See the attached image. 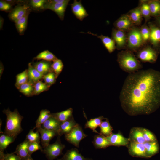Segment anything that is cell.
<instances>
[{
  "mask_svg": "<svg viewBox=\"0 0 160 160\" xmlns=\"http://www.w3.org/2000/svg\"><path fill=\"white\" fill-rule=\"evenodd\" d=\"M121 106L131 116L149 115L160 106V72L152 69L129 74L120 95Z\"/></svg>",
  "mask_w": 160,
  "mask_h": 160,
  "instance_id": "obj_1",
  "label": "cell"
},
{
  "mask_svg": "<svg viewBox=\"0 0 160 160\" xmlns=\"http://www.w3.org/2000/svg\"><path fill=\"white\" fill-rule=\"evenodd\" d=\"M117 61L120 68L129 74L140 70L142 65L133 52L129 50H122L117 54Z\"/></svg>",
  "mask_w": 160,
  "mask_h": 160,
  "instance_id": "obj_2",
  "label": "cell"
},
{
  "mask_svg": "<svg viewBox=\"0 0 160 160\" xmlns=\"http://www.w3.org/2000/svg\"><path fill=\"white\" fill-rule=\"evenodd\" d=\"M6 116V126L4 133L15 137L23 130L21 122L23 117L21 116L17 109L12 112L8 108L3 111Z\"/></svg>",
  "mask_w": 160,
  "mask_h": 160,
  "instance_id": "obj_3",
  "label": "cell"
},
{
  "mask_svg": "<svg viewBox=\"0 0 160 160\" xmlns=\"http://www.w3.org/2000/svg\"><path fill=\"white\" fill-rule=\"evenodd\" d=\"M127 49L137 52L144 44L142 38L140 28L134 26L127 32Z\"/></svg>",
  "mask_w": 160,
  "mask_h": 160,
  "instance_id": "obj_4",
  "label": "cell"
},
{
  "mask_svg": "<svg viewBox=\"0 0 160 160\" xmlns=\"http://www.w3.org/2000/svg\"><path fill=\"white\" fill-rule=\"evenodd\" d=\"M61 136L58 135L55 143L49 144L43 148L42 152L45 154L48 160H54L63 154L62 151L65 148V145L61 143Z\"/></svg>",
  "mask_w": 160,
  "mask_h": 160,
  "instance_id": "obj_5",
  "label": "cell"
},
{
  "mask_svg": "<svg viewBox=\"0 0 160 160\" xmlns=\"http://www.w3.org/2000/svg\"><path fill=\"white\" fill-rule=\"evenodd\" d=\"M136 52V57L141 61L151 63L156 62L159 53L156 49L149 46L142 47Z\"/></svg>",
  "mask_w": 160,
  "mask_h": 160,
  "instance_id": "obj_6",
  "label": "cell"
},
{
  "mask_svg": "<svg viewBox=\"0 0 160 160\" xmlns=\"http://www.w3.org/2000/svg\"><path fill=\"white\" fill-rule=\"evenodd\" d=\"M87 136L84 133L81 127L77 123L69 132L65 135V137L70 143L79 148L81 140Z\"/></svg>",
  "mask_w": 160,
  "mask_h": 160,
  "instance_id": "obj_7",
  "label": "cell"
},
{
  "mask_svg": "<svg viewBox=\"0 0 160 160\" xmlns=\"http://www.w3.org/2000/svg\"><path fill=\"white\" fill-rule=\"evenodd\" d=\"M111 38L114 41L117 50H121L126 47L127 34L125 32L113 28L111 32Z\"/></svg>",
  "mask_w": 160,
  "mask_h": 160,
  "instance_id": "obj_8",
  "label": "cell"
},
{
  "mask_svg": "<svg viewBox=\"0 0 160 160\" xmlns=\"http://www.w3.org/2000/svg\"><path fill=\"white\" fill-rule=\"evenodd\" d=\"M113 24L115 29L125 32L128 31L135 26L127 14L121 15Z\"/></svg>",
  "mask_w": 160,
  "mask_h": 160,
  "instance_id": "obj_9",
  "label": "cell"
},
{
  "mask_svg": "<svg viewBox=\"0 0 160 160\" xmlns=\"http://www.w3.org/2000/svg\"><path fill=\"white\" fill-rule=\"evenodd\" d=\"M148 25L150 30L149 41L153 47L156 50L160 44V28L155 23L149 22Z\"/></svg>",
  "mask_w": 160,
  "mask_h": 160,
  "instance_id": "obj_10",
  "label": "cell"
},
{
  "mask_svg": "<svg viewBox=\"0 0 160 160\" xmlns=\"http://www.w3.org/2000/svg\"><path fill=\"white\" fill-rule=\"evenodd\" d=\"M128 147L129 152L132 156L148 158L144 143L130 141Z\"/></svg>",
  "mask_w": 160,
  "mask_h": 160,
  "instance_id": "obj_11",
  "label": "cell"
},
{
  "mask_svg": "<svg viewBox=\"0 0 160 160\" xmlns=\"http://www.w3.org/2000/svg\"><path fill=\"white\" fill-rule=\"evenodd\" d=\"M70 5L72 13L79 20L82 21L89 15L82 4L81 0L78 1L76 0H74L73 3Z\"/></svg>",
  "mask_w": 160,
  "mask_h": 160,
  "instance_id": "obj_12",
  "label": "cell"
},
{
  "mask_svg": "<svg viewBox=\"0 0 160 160\" xmlns=\"http://www.w3.org/2000/svg\"><path fill=\"white\" fill-rule=\"evenodd\" d=\"M106 137L111 145L128 146L130 141L129 138L125 137L119 132L116 134L112 133Z\"/></svg>",
  "mask_w": 160,
  "mask_h": 160,
  "instance_id": "obj_13",
  "label": "cell"
},
{
  "mask_svg": "<svg viewBox=\"0 0 160 160\" xmlns=\"http://www.w3.org/2000/svg\"><path fill=\"white\" fill-rule=\"evenodd\" d=\"M40 135V139L42 148L49 145L50 141L55 136L58 135L57 132L43 129L41 127L37 128Z\"/></svg>",
  "mask_w": 160,
  "mask_h": 160,
  "instance_id": "obj_14",
  "label": "cell"
},
{
  "mask_svg": "<svg viewBox=\"0 0 160 160\" xmlns=\"http://www.w3.org/2000/svg\"><path fill=\"white\" fill-rule=\"evenodd\" d=\"M68 3L57 4L47 2L44 8L49 9L53 11L58 15L60 19L63 20L64 19L65 13Z\"/></svg>",
  "mask_w": 160,
  "mask_h": 160,
  "instance_id": "obj_15",
  "label": "cell"
},
{
  "mask_svg": "<svg viewBox=\"0 0 160 160\" xmlns=\"http://www.w3.org/2000/svg\"><path fill=\"white\" fill-rule=\"evenodd\" d=\"M29 143V141L25 139L17 146L13 153L18 156L22 160H30L32 157L28 152Z\"/></svg>",
  "mask_w": 160,
  "mask_h": 160,
  "instance_id": "obj_16",
  "label": "cell"
},
{
  "mask_svg": "<svg viewBox=\"0 0 160 160\" xmlns=\"http://www.w3.org/2000/svg\"><path fill=\"white\" fill-rule=\"evenodd\" d=\"M57 160H93L92 158L85 157L79 153L76 148L68 150L63 156Z\"/></svg>",
  "mask_w": 160,
  "mask_h": 160,
  "instance_id": "obj_17",
  "label": "cell"
},
{
  "mask_svg": "<svg viewBox=\"0 0 160 160\" xmlns=\"http://www.w3.org/2000/svg\"><path fill=\"white\" fill-rule=\"evenodd\" d=\"M28 8V6L25 5L17 7L10 13L9 16V18L16 23L29 12Z\"/></svg>",
  "mask_w": 160,
  "mask_h": 160,
  "instance_id": "obj_18",
  "label": "cell"
},
{
  "mask_svg": "<svg viewBox=\"0 0 160 160\" xmlns=\"http://www.w3.org/2000/svg\"><path fill=\"white\" fill-rule=\"evenodd\" d=\"M81 33H87L95 36L101 40L104 46L107 50L108 52L111 53L113 52L116 49L115 43L113 40L109 37L104 36L102 35L98 36L97 34L92 33L90 32H88L87 33L81 32Z\"/></svg>",
  "mask_w": 160,
  "mask_h": 160,
  "instance_id": "obj_19",
  "label": "cell"
},
{
  "mask_svg": "<svg viewBox=\"0 0 160 160\" xmlns=\"http://www.w3.org/2000/svg\"><path fill=\"white\" fill-rule=\"evenodd\" d=\"M77 123L74 120L73 116L66 121L61 122L58 131V135L61 136L69 132L76 125Z\"/></svg>",
  "mask_w": 160,
  "mask_h": 160,
  "instance_id": "obj_20",
  "label": "cell"
},
{
  "mask_svg": "<svg viewBox=\"0 0 160 160\" xmlns=\"http://www.w3.org/2000/svg\"><path fill=\"white\" fill-rule=\"evenodd\" d=\"M127 14L135 26H139L141 24L143 17L139 5L130 10Z\"/></svg>",
  "mask_w": 160,
  "mask_h": 160,
  "instance_id": "obj_21",
  "label": "cell"
},
{
  "mask_svg": "<svg viewBox=\"0 0 160 160\" xmlns=\"http://www.w3.org/2000/svg\"><path fill=\"white\" fill-rule=\"evenodd\" d=\"M92 143L96 149H104L111 145L106 137L100 134L94 136Z\"/></svg>",
  "mask_w": 160,
  "mask_h": 160,
  "instance_id": "obj_22",
  "label": "cell"
},
{
  "mask_svg": "<svg viewBox=\"0 0 160 160\" xmlns=\"http://www.w3.org/2000/svg\"><path fill=\"white\" fill-rule=\"evenodd\" d=\"M129 139L130 141L139 143H144L145 142L143 137L142 128H132L130 131Z\"/></svg>",
  "mask_w": 160,
  "mask_h": 160,
  "instance_id": "obj_23",
  "label": "cell"
},
{
  "mask_svg": "<svg viewBox=\"0 0 160 160\" xmlns=\"http://www.w3.org/2000/svg\"><path fill=\"white\" fill-rule=\"evenodd\" d=\"M61 123L52 116L42 125L41 127L44 129L58 132Z\"/></svg>",
  "mask_w": 160,
  "mask_h": 160,
  "instance_id": "obj_24",
  "label": "cell"
},
{
  "mask_svg": "<svg viewBox=\"0 0 160 160\" xmlns=\"http://www.w3.org/2000/svg\"><path fill=\"white\" fill-rule=\"evenodd\" d=\"M28 78L30 82L36 83L43 78L44 75L38 71L30 63L28 64Z\"/></svg>",
  "mask_w": 160,
  "mask_h": 160,
  "instance_id": "obj_25",
  "label": "cell"
},
{
  "mask_svg": "<svg viewBox=\"0 0 160 160\" xmlns=\"http://www.w3.org/2000/svg\"><path fill=\"white\" fill-rule=\"evenodd\" d=\"M148 158L157 153L159 150V146L157 141L152 142H145L144 143Z\"/></svg>",
  "mask_w": 160,
  "mask_h": 160,
  "instance_id": "obj_26",
  "label": "cell"
},
{
  "mask_svg": "<svg viewBox=\"0 0 160 160\" xmlns=\"http://www.w3.org/2000/svg\"><path fill=\"white\" fill-rule=\"evenodd\" d=\"M106 119L103 116L91 119L86 122L85 124L84 127L85 128H90L92 130L93 132L98 134H100V133L98 132L96 130V129L98 127H100L103 121L102 120Z\"/></svg>",
  "mask_w": 160,
  "mask_h": 160,
  "instance_id": "obj_27",
  "label": "cell"
},
{
  "mask_svg": "<svg viewBox=\"0 0 160 160\" xmlns=\"http://www.w3.org/2000/svg\"><path fill=\"white\" fill-rule=\"evenodd\" d=\"M73 109L69 108L60 112L52 113V116L60 122L66 121L73 116Z\"/></svg>",
  "mask_w": 160,
  "mask_h": 160,
  "instance_id": "obj_28",
  "label": "cell"
},
{
  "mask_svg": "<svg viewBox=\"0 0 160 160\" xmlns=\"http://www.w3.org/2000/svg\"><path fill=\"white\" fill-rule=\"evenodd\" d=\"M148 1L142 0L139 1V6L140 7L141 12L145 20L146 23L151 18V16Z\"/></svg>",
  "mask_w": 160,
  "mask_h": 160,
  "instance_id": "obj_29",
  "label": "cell"
},
{
  "mask_svg": "<svg viewBox=\"0 0 160 160\" xmlns=\"http://www.w3.org/2000/svg\"><path fill=\"white\" fill-rule=\"evenodd\" d=\"M151 17H155L160 16V0L148 1Z\"/></svg>",
  "mask_w": 160,
  "mask_h": 160,
  "instance_id": "obj_30",
  "label": "cell"
},
{
  "mask_svg": "<svg viewBox=\"0 0 160 160\" xmlns=\"http://www.w3.org/2000/svg\"><path fill=\"white\" fill-rule=\"evenodd\" d=\"M15 138V137L4 133L1 134L0 136V151L4 152L6 148L13 142Z\"/></svg>",
  "mask_w": 160,
  "mask_h": 160,
  "instance_id": "obj_31",
  "label": "cell"
},
{
  "mask_svg": "<svg viewBox=\"0 0 160 160\" xmlns=\"http://www.w3.org/2000/svg\"><path fill=\"white\" fill-rule=\"evenodd\" d=\"M51 65L49 62L41 61L35 63L33 66L38 71L44 75L47 72H51Z\"/></svg>",
  "mask_w": 160,
  "mask_h": 160,
  "instance_id": "obj_32",
  "label": "cell"
},
{
  "mask_svg": "<svg viewBox=\"0 0 160 160\" xmlns=\"http://www.w3.org/2000/svg\"><path fill=\"white\" fill-rule=\"evenodd\" d=\"M51 116H52V113H50L49 110L47 109L41 110L36 121L35 128H37L41 127L42 125Z\"/></svg>",
  "mask_w": 160,
  "mask_h": 160,
  "instance_id": "obj_33",
  "label": "cell"
},
{
  "mask_svg": "<svg viewBox=\"0 0 160 160\" xmlns=\"http://www.w3.org/2000/svg\"><path fill=\"white\" fill-rule=\"evenodd\" d=\"M29 12L15 23L16 29L20 35L23 34L26 29L27 24Z\"/></svg>",
  "mask_w": 160,
  "mask_h": 160,
  "instance_id": "obj_34",
  "label": "cell"
},
{
  "mask_svg": "<svg viewBox=\"0 0 160 160\" xmlns=\"http://www.w3.org/2000/svg\"><path fill=\"white\" fill-rule=\"evenodd\" d=\"M100 127V135L107 137L112 133L113 128L107 119L105 121H102Z\"/></svg>",
  "mask_w": 160,
  "mask_h": 160,
  "instance_id": "obj_35",
  "label": "cell"
},
{
  "mask_svg": "<svg viewBox=\"0 0 160 160\" xmlns=\"http://www.w3.org/2000/svg\"><path fill=\"white\" fill-rule=\"evenodd\" d=\"M38 60H43L47 62L53 61L57 58L53 53L48 50L39 53L35 58Z\"/></svg>",
  "mask_w": 160,
  "mask_h": 160,
  "instance_id": "obj_36",
  "label": "cell"
},
{
  "mask_svg": "<svg viewBox=\"0 0 160 160\" xmlns=\"http://www.w3.org/2000/svg\"><path fill=\"white\" fill-rule=\"evenodd\" d=\"M63 64L62 60L57 58L53 61L51 65L52 72L55 74L57 78L62 71L63 68Z\"/></svg>",
  "mask_w": 160,
  "mask_h": 160,
  "instance_id": "obj_37",
  "label": "cell"
},
{
  "mask_svg": "<svg viewBox=\"0 0 160 160\" xmlns=\"http://www.w3.org/2000/svg\"><path fill=\"white\" fill-rule=\"evenodd\" d=\"M35 127L33 129H31L26 136V139L28 140L29 142H37L40 143V135L38 131L34 132L35 129Z\"/></svg>",
  "mask_w": 160,
  "mask_h": 160,
  "instance_id": "obj_38",
  "label": "cell"
},
{
  "mask_svg": "<svg viewBox=\"0 0 160 160\" xmlns=\"http://www.w3.org/2000/svg\"><path fill=\"white\" fill-rule=\"evenodd\" d=\"M18 87L20 92L25 95H29L34 91V88L30 82H27Z\"/></svg>",
  "mask_w": 160,
  "mask_h": 160,
  "instance_id": "obj_39",
  "label": "cell"
},
{
  "mask_svg": "<svg viewBox=\"0 0 160 160\" xmlns=\"http://www.w3.org/2000/svg\"><path fill=\"white\" fill-rule=\"evenodd\" d=\"M16 85L17 87L27 82L28 78V70L26 69L16 76Z\"/></svg>",
  "mask_w": 160,
  "mask_h": 160,
  "instance_id": "obj_40",
  "label": "cell"
},
{
  "mask_svg": "<svg viewBox=\"0 0 160 160\" xmlns=\"http://www.w3.org/2000/svg\"><path fill=\"white\" fill-rule=\"evenodd\" d=\"M140 32L144 44L146 43L149 41L150 35V28L146 23L142 25L140 28Z\"/></svg>",
  "mask_w": 160,
  "mask_h": 160,
  "instance_id": "obj_41",
  "label": "cell"
},
{
  "mask_svg": "<svg viewBox=\"0 0 160 160\" xmlns=\"http://www.w3.org/2000/svg\"><path fill=\"white\" fill-rule=\"evenodd\" d=\"M49 86L42 81H39L36 82L34 86V94H38L49 89Z\"/></svg>",
  "mask_w": 160,
  "mask_h": 160,
  "instance_id": "obj_42",
  "label": "cell"
},
{
  "mask_svg": "<svg viewBox=\"0 0 160 160\" xmlns=\"http://www.w3.org/2000/svg\"><path fill=\"white\" fill-rule=\"evenodd\" d=\"M142 129L145 142H152L157 141L155 135L150 130L142 128Z\"/></svg>",
  "mask_w": 160,
  "mask_h": 160,
  "instance_id": "obj_43",
  "label": "cell"
},
{
  "mask_svg": "<svg viewBox=\"0 0 160 160\" xmlns=\"http://www.w3.org/2000/svg\"><path fill=\"white\" fill-rule=\"evenodd\" d=\"M0 159L4 160H22L18 156L13 153L5 154L1 151H0Z\"/></svg>",
  "mask_w": 160,
  "mask_h": 160,
  "instance_id": "obj_44",
  "label": "cell"
},
{
  "mask_svg": "<svg viewBox=\"0 0 160 160\" xmlns=\"http://www.w3.org/2000/svg\"><path fill=\"white\" fill-rule=\"evenodd\" d=\"M40 143L37 142H29L28 149L29 154L31 156L32 153L38 150H40L41 152L43 151L42 147L40 144Z\"/></svg>",
  "mask_w": 160,
  "mask_h": 160,
  "instance_id": "obj_45",
  "label": "cell"
},
{
  "mask_svg": "<svg viewBox=\"0 0 160 160\" xmlns=\"http://www.w3.org/2000/svg\"><path fill=\"white\" fill-rule=\"evenodd\" d=\"M43 78L47 84L50 85L54 84L55 82L56 78L54 73L51 71L46 75H44Z\"/></svg>",
  "mask_w": 160,
  "mask_h": 160,
  "instance_id": "obj_46",
  "label": "cell"
},
{
  "mask_svg": "<svg viewBox=\"0 0 160 160\" xmlns=\"http://www.w3.org/2000/svg\"><path fill=\"white\" fill-rule=\"evenodd\" d=\"M47 3V1L45 0H32L30 1L31 6L35 8H44Z\"/></svg>",
  "mask_w": 160,
  "mask_h": 160,
  "instance_id": "obj_47",
  "label": "cell"
},
{
  "mask_svg": "<svg viewBox=\"0 0 160 160\" xmlns=\"http://www.w3.org/2000/svg\"><path fill=\"white\" fill-rule=\"evenodd\" d=\"M11 7L10 4L6 1H0V10L1 11H7L9 10Z\"/></svg>",
  "mask_w": 160,
  "mask_h": 160,
  "instance_id": "obj_48",
  "label": "cell"
},
{
  "mask_svg": "<svg viewBox=\"0 0 160 160\" xmlns=\"http://www.w3.org/2000/svg\"><path fill=\"white\" fill-rule=\"evenodd\" d=\"M69 0H48L47 2L51 3L62 4L69 2Z\"/></svg>",
  "mask_w": 160,
  "mask_h": 160,
  "instance_id": "obj_49",
  "label": "cell"
},
{
  "mask_svg": "<svg viewBox=\"0 0 160 160\" xmlns=\"http://www.w3.org/2000/svg\"><path fill=\"white\" fill-rule=\"evenodd\" d=\"M155 24L160 28V16L155 17Z\"/></svg>",
  "mask_w": 160,
  "mask_h": 160,
  "instance_id": "obj_50",
  "label": "cell"
},
{
  "mask_svg": "<svg viewBox=\"0 0 160 160\" xmlns=\"http://www.w3.org/2000/svg\"><path fill=\"white\" fill-rule=\"evenodd\" d=\"M0 77L2 75V74L3 72V71L4 70V67L3 66L1 63H0Z\"/></svg>",
  "mask_w": 160,
  "mask_h": 160,
  "instance_id": "obj_51",
  "label": "cell"
},
{
  "mask_svg": "<svg viewBox=\"0 0 160 160\" xmlns=\"http://www.w3.org/2000/svg\"><path fill=\"white\" fill-rule=\"evenodd\" d=\"M156 50L158 51L159 53H160V44L158 48L156 49Z\"/></svg>",
  "mask_w": 160,
  "mask_h": 160,
  "instance_id": "obj_52",
  "label": "cell"
},
{
  "mask_svg": "<svg viewBox=\"0 0 160 160\" xmlns=\"http://www.w3.org/2000/svg\"><path fill=\"white\" fill-rule=\"evenodd\" d=\"M30 160H33V158H32L30 159Z\"/></svg>",
  "mask_w": 160,
  "mask_h": 160,
  "instance_id": "obj_53",
  "label": "cell"
},
{
  "mask_svg": "<svg viewBox=\"0 0 160 160\" xmlns=\"http://www.w3.org/2000/svg\"><path fill=\"white\" fill-rule=\"evenodd\" d=\"M0 160H3L2 159H0Z\"/></svg>",
  "mask_w": 160,
  "mask_h": 160,
  "instance_id": "obj_54",
  "label": "cell"
}]
</instances>
